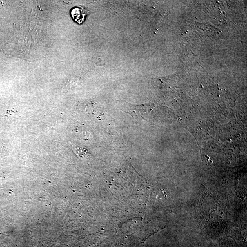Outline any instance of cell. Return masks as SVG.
Returning a JSON list of instances; mask_svg holds the SVG:
<instances>
[{"instance_id":"cell-1","label":"cell","mask_w":247,"mask_h":247,"mask_svg":"<svg viewBox=\"0 0 247 247\" xmlns=\"http://www.w3.org/2000/svg\"><path fill=\"white\" fill-rule=\"evenodd\" d=\"M87 13V10L81 7H75L70 11V15L73 19L79 24L83 22Z\"/></svg>"}]
</instances>
